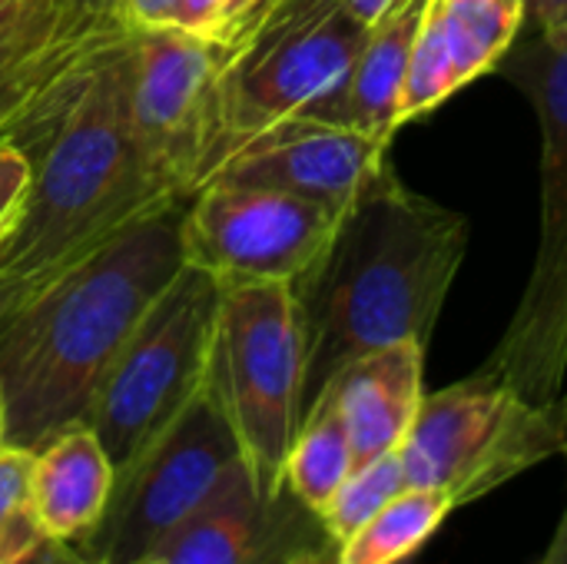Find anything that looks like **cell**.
Masks as SVG:
<instances>
[{"instance_id":"cell-1","label":"cell","mask_w":567,"mask_h":564,"mask_svg":"<svg viewBox=\"0 0 567 564\" xmlns=\"http://www.w3.org/2000/svg\"><path fill=\"white\" fill-rule=\"evenodd\" d=\"M183 203L153 209L23 289L0 316V399L7 445L37 452L86 422L110 362L183 269Z\"/></svg>"},{"instance_id":"cell-2","label":"cell","mask_w":567,"mask_h":564,"mask_svg":"<svg viewBox=\"0 0 567 564\" xmlns=\"http://www.w3.org/2000/svg\"><path fill=\"white\" fill-rule=\"evenodd\" d=\"M465 253L468 219L409 189L385 163L292 283L306 336L302 416L349 362L392 342L429 349Z\"/></svg>"},{"instance_id":"cell-3","label":"cell","mask_w":567,"mask_h":564,"mask_svg":"<svg viewBox=\"0 0 567 564\" xmlns=\"http://www.w3.org/2000/svg\"><path fill=\"white\" fill-rule=\"evenodd\" d=\"M30 156L0 279L30 289L140 216L176 206L146 176L130 126V33L96 50L10 133Z\"/></svg>"},{"instance_id":"cell-4","label":"cell","mask_w":567,"mask_h":564,"mask_svg":"<svg viewBox=\"0 0 567 564\" xmlns=\"http://www.w3.org/2000/svg\"><path fill=\"white\" fill-rule=\"evenodd\" d=\"M495 73L532 100L542 126V236L522 302L475 376L551 402L567 376V40L535 30L512 43Z\"/></svg>"},{"instance_id":"cell-5","label":"cell","mask_w":567,"mask_h":564,"mask_svg":"<svg viewBox=\"0 0 567 564\" xmlns=\"http://www.w3.org/2000/svg\"><path fill=\"white\" fill-rule=\"evenodd\" d=\"M306 336L292 283H219L206 389L223 409L249 475L282 492L289 445L302 422Z\"/></svg>"},{"instance_id":"cell-6","label":"cell","mask_w":567,"mask_h":564,"mask_svg":"<svg viewBox=\"0 0 567 564\" xmlns=\"http://www.w3.org/2000/svg\"><path fill=\"white\" fill-rule=\"evenodd\" d=\"M565 449L567 392L528 402L485 376H468L422 396L399 459L409 489H439L462 509Z\"/></svg>"},{"instance_id":"cell-7","label":"cell","mask_w":567,"mask_h":564,"mask_svg":"<svg viewBox=\"0 0 567 564\" xmlns=\"http://www.w3.org/2000/svg\"><path fill=\"white\" fill-rule=\"evenodd\" d=\"M219 283L183 263L173 283L143 312L86 412L116 472L133 462L206 386Z\"/></svg>"},{"instance_id":"cell-8","label":"cell","mask_w":567,"mask_h":564,"mask_svg":"<svg viewBox=\"0 0 567 564\" xmlns=\"http://www.w3.org/2000/svg\"><path fill=\"white\" fill-rule=\"evenodd\" d=\"M229 53L176 27L130 33V126L150 183L173 203L196 196L229 156Z\"/></svg>"},{"instance_id":"cell-9","label":"cell","mask_w":567,"mask_h":564,"mask_svg":"<svg viewBox=\"0 0 567 564\" xmlns=\"http://www.w3.org/2000/svg\"><path fill=\"white\" fill-rule=\"evenodd\" d=\"M239 465V442L203 386L179 419L116 472L100 525L76 542L80 555L90 564L156 562Z\"/></svg>"},{"instance_id":"cell-10","label":"cell","mask_w":567,"mask_h":564,"mask_svg":"<svg viewBox=\"0 0 567 564\" xmlns=\"http://www.w3.org/2000/svg\"><path fill=\"white\" fill-rule=\"evenodd\" d=\"M339 209L213 176L183 203V259L216 283H296L329 246Z\"/></svg>"},{"instance_id":"cell-11","label":"cell","mask_w":567,"mask_h":564,"mask_svg":"<svg viewBox=\"0 0 567 564\" xmlns=\"http://www.w3.org/2000/svg\"><path fill=\"white\" fill-rule=\"evenodd\" d=\"M365 33L369 27L339 3L306 23L243 47L226 66L233 146L279 120L299 116L326 123Z\"/></svg>"},{"instance_id":"cell-12","label":"cell","mask_w":567,"mask_h":564,"mask_svg":"<svg viewBox=\"0 0 567 564\" xmlns=\"http://www.w3.org/2000/svg\"><path fill=\"white\" fill-rule=\"evenodd\" d=\"M339 548L289 489L262 492L239 465L173 535L156 564H306Z\"/></svg>"},{"instance_id":"cell-13","label":"cell","mask_w":567,"mask_h":564,"mask_svg":"<svg viewBox=\"0 0 567 564\" xmlns=\"http://www.w3.org/2000/svg\"><path fill=\"white\" fill-rule=\"evenodd\" d=\"M389 163V143L322 120H279L233 146L216 176L346 209Z\"/></svg>"},{"instance_id":"cell-14","label":"cell","mask_w":567,"mask_h":564,"mask_svg":"<svg viewBox=\"0 0 567 564\" xmlns=\"http://www.w3.org/2000/svg\"><path fill=\"white\" fill-rule=\"evenodd\" d=\"M123 33L130 30L113 13H86L66 0H0V136Z\"/></svg>"},{"instance_id":"cell-15","label":"cell","mask_w":567,"mask_h":564,"mask_svg":"<svg viewBox=\"0 0 567 564\" xmlns=\"http://www.w3.org/2000/svg\"><path fill=\"white\" fill-rule=\"evenodd\" d=\"M425 346L392 342L349 362L322 392H332L346 422L355 465L395 452L422 406ZM319 392V396H322Z\"/></svg>"},{"instance_id":"cell-16","label":"cell","mask_w":567,"mask_h":564,"mask_svg":"<svg viewBox=\"0 0 567 564\" xmlns=\"http://www.w3.org/2000/svg\"><path fill=\"white\" fill-rule=\"evenodd\" d=\"M116 465L86 422L56 432L33 452L30 499L43 535L60 542L86 539L113 495Z\"/></svg>"},{"instance_id":"cell-17","label":"cell","mask_w":567,"mask_h":564,"mask_svg":"<svg viewBox=\"0 0 567 564\" xmlns=\"http://www.w3.org/2000/svg\"><path fill=\"white\" fill-rule=\"evenodd\" d=\"M429 0H395L365 33V43L332 100L326 123L352 126L392 143L399 130V96L409 70L412 43Z\"/></svg>"},{"instance_id":"cell-18","label":"cell","mask_w":567,"mask_h":564,"mask_svg":"<svg viewBox=\"0 0 567 564\" xmlns=\"http://www.w3.org/2000/svg\"><path fill=\"white\" fill-rule=\"evenodd\" d=\"M452 512L455 502L445 492L405 489L336 548V564H405L435 539Z\"/></svg>"},{"instance_id":"cell-19","label":"cell","mask_w":567,"mask_h":564,"mask_svg":"<svg viewBox=\"0 0 567 564\" xmlns=\"http://www.w3.org/2000/svg\"><path fill=\"white\" fill-rule=\"evenodd\" d=\"M352 469H355V452L346 422L339 416L332 392H322L299 422V432L286 455L282 482L302 505H309L319 515Z\"/></svg>"},{"instance_id":"cell-20","label":"cell","mask_w":567,"mask_h":564,"mask_svg":"<svg viewBox=\"0 0 567 564\" xmlns=\"http://www.w3.org/2000/svg\"><path fill=\"white\" fill-rule=\"evenodd\" d=\"M462 83L495 70L528 17L525 0H432Z\"/></svg>"},{"instance_id":"cell-21","label":"cell","mask_w":567,"mask_h":564,"mask_svg":"<svg viewBox=\"0 0 567 564\" xmlns=\"http://www.w3.org/2000/svg\"><path fill=\"white\" fill-rule=\"evenodd\" d=\"M462 76L449 47V37L442 30L439 13L432 10V0L425 7L422 27L415 33L412 43V57H409V70L402 80V96H399V126H405L409 120H419L425 113H432L435 106H442L455 90H462Z\"/></svg>"},{"instance_id":"cell-22","label":"cell","mask_w":567,"mask_h":564,"mask_svg":"<svg viewBox=\"0 0 567 564\" xmlns=\"http://www.w3.org/2000/svg\"><path fill=\"white\" fill-rule=\"evenodd\" d=\"M405 469L395 452H385L379 459H369L349 472V479L339 485V492L329 499V505L319 512L329 539L342 545L349 535H355L382 505H389L399 492H405Z\"/></svg>"},{"instance_id":"cell-23","label":"cell","mask_w":567,"mask_h":564,"mask_svg":"<svg viewBox=\"0 0 567 564\" xmlns=\"http://www.w3.org/2000/svg\"><path fill=\"white\" fill-rule=\"evenodd\" d=\"M33 452L3 445L0 449V564L20 558L43 539L30 499Z\"/></svg>"},{"instance_id":"cell-24","label":"cell","mask_w":567,"mask_h":564,"mask_svg":"<svg viewBox=\"0 0 567 564\" xmlns=\"http://www.w3.org/2000/svg\"><path fill=\"white\" fill-rule=\"evenodd\" d=\"M279 0H219L216 10V43L229 53V60L249 43V37L262 27Z\"/></svg>"},{"instance_id":"cell-25","label":"cell","mask_w":567,"mask_h":564,"mask_svg":"<svg viewBox=\"0 0 567 564\" xmlns=\"http://www.w3.org/2000/svg\"><path fill=\"white\" fill-rule=\"evenodd\" d=\"M30 183V156L10 136H0V239L13 229Z\"/></svg>"},{"instance_id":"cell-26","label":"cell","mask_w":567,"mask_h":564,"mask_svg":"<svg viewBox=\"0 0 567 564\" xmlns=\"http://www.w3.org/2000/svg\"><path fill=\"white\" fill-rule=\"evenodd\" d=\"M113 13L130 33L176 27V0H116Z\"/></svg>"},{"instance_id":"cell-27","label":"cell","mask_w":567,"mask_h":564,"mask_svg":"<svg viewBox=\"0 0 567 564\" xmlns=\"http://www.w3.org/2000/svg\"><path fill=\"white\" fill-rule=\"evenodd\" d=\"M10 564H90L80 548L73 542H60V539H50L43 535L33 548H27L20 558H13Z\"/></svg>"},{"instance_id":"cell-28","label":"cell","mask_w":567,"mask_h":564,"mask_svg":"<svg viewBox=\"0 0 567 564\" xmlns=\"http://www.w3.org/2000/svg\"><path fill=\"white\" fill-rule=\"evenodd\" d=\"M535 30L548 40H567V0H525Z\"/></svg>"},{"instance_id":"cell-29","label":"cell","mask_w":567,"mask_h":564,"mask_svg":"<svg viewBox=\"0 0 567 564\" xmlns=\"http://www.w3.org/2000/svg\"><path fill=\"white\" fill-rule=\"evenodd\" d=\"M392 3H395V0H342V7H346L355 20H362L365 27H372Z\"/></svg>"},{"instance_id":"cell-30","label":"cell","mask_w":567,"mask_h":564,"mask_svg":"<svg viewBox=\"0 0 567 564\" xmlns=\"http://www.w3.org/2000/svg\"><path fill=\"white\" fill-rule=\"evenodd\" d=\"M538 564H567V509L565 515H561V522H558V529H555L551 545L545 548V555H542Z\"/></svg>"},{"instance_id":"cell-31","label":"cell","mask_w":567,"mask_h":564,"mask_svg":"<svg viewBox=\"0 0 567 564\" xmlns=\"http://www.w3.org/2000/svg\"><path fill=\"white\" fill-rule=\"evenodd\" d=\"M66 3H73V7H80L86 13H113V7H116V0H66Z\"/></svg>"},{"instance_id":"cell-32","label":"cell","mask_w":567,"mask_h":564,"mask_svg":"<svg viewBox=\"0 0 567 564\" xmlns=\"http://www.w3.org/2000/svg\"><path fill=\"white\" fill-rule=\"evenodd\" d=\"M20 293H23L20 286H13V283H7V279H0V316H3L7 309H10V302H13V299H17Z\"/></svg>"},{"instance_id":"cell-33","label":"cell","mask_w":567,"mask_h":564,"mask_svg":"<svg viewBox=\"0 0 567 564\" xmlns=\"http://www.w3.org/2000/svg\"><path fill=\"white\" fill-rule=\"evenodd\" d=\"M7 445V416H3V399H0V449Z\"/></svg>"},{"instance_id":"cell-34","label":"cell","mask_w":567,"mask_h":564,"mask_svg":"<svg viewBox=\"0 0 567 564\" xmlns=\"http://www.w3.org/2000/svg\"><path fill=\"white\" fill-rule=\"evenodd\" d=\"M312 564H336V552H329V555H322V558H316Z\"/></svg>"},{"instance_id":"cell-35","label":"cell","mask_w":567,"mask_h":564,"mask_svg":"<svg viewBox=\"0 0 567 564\" xmlns=\"http://www.w3.org/2000/svg\"><path fill=\"white\" fill-rule=\"evenodd\" d=\"M332 552H336V548H332ZM326 555H329V552H326ZM319 558H322V555H319ZM312 562H316V558H312ZM312 562H306V564H312Z\"/></svg>"},{"instance_id":"cell-36","label":"cell","mask_w":567,"mask_h":564,"mask_svg":"<svg viewBox=\"0 0 567 564\" xmlns=\"http://www.w3.org/2000/svg\"><path fill=\"white\" fill-rule=\"evenodd\" d=\"M143 564H156V562H143Z\"/></svg>"},{"instance_id":"cell-37","label":"cell","mask_w":567,"mask_h":564,"mask_svg":"<svg viewBox=\"0 0 567 564\" xmlns=\"http://www.w3.org/2000/svg\"><path fill=\"white\" fill-rule=\"evenodd\" d=\"M565 455H567V449H565Z\"/></svg>"}]
</instances>
